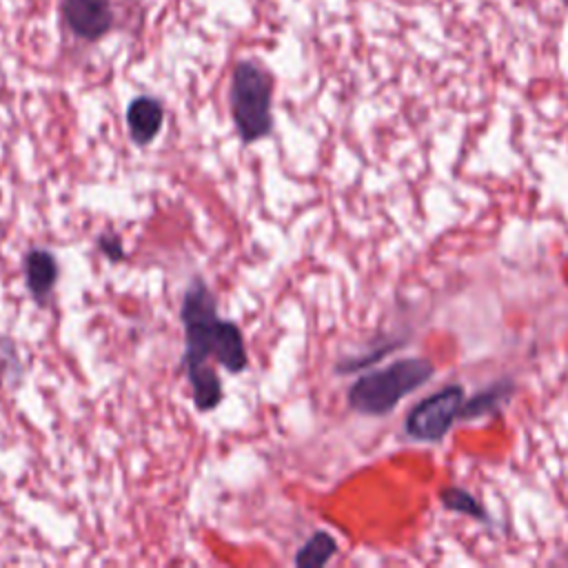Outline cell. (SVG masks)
I'll list each match as a JSON object with an SVG mask.
<instances>
[{
  "instance_id": "obj_1",
  "label": "cell",
  "mask_w": 568,
  "mask_h": 568,
  "mask_svg": "<svg viewBox=\"0 0 568 568\" xmlns=\"http://www.w3.org/2000/svg\"><path fill=\"white\" fill-rule=\"evenodd\" d=\"M180 320L184 326L182 362L186 373L206 368L209 357H215L233 375L248 366V353L240 326L217 317L215 295L204 280L195 277L184 291Z\"/></svg>"
},
{
  "instance_id": "obj_2",
  "label": "cell",
  "mask_w": 568,
  "mask_h": 568,
  "mask_svg": "<svg viewBox=\"0 0 568 568\" xmlns=\"http://www.w3.org/2000/svg\"><path fill=\"white\" fill-rule=\"evenodd\" d=\"M271 71L255 58H242L231 71L229 106L235 131L244 144H253L273 131Z\"/></svg>"
},
{
  "instance_id": "obj_3",
  "label": "cell",
  "mask_w": 568,
  "mask_h": 568,
  "mask_svg": "<svg viewBox=\"0 0 568 568\" xmlns=\"http://www.w3.org/2000/svg\"><path fill=\"white\" fill-rule=\"evenodd\" d=\"M435 373L433 362L424 357L397 359L382 371L362 375L348 388V406L359 415L379 417L390 413L408 393L426 384Z\"/></svg>"
},
{
  "instance_id": "obj_4",
  "label": "cell",
  "mask_w": 568,
  "mask_h": 568,
  "mask_svg": "<svg viewBox=\"0 0 568 568\" xmlns=\"http://www.w3.org/2000/svg\"><path fill=\"white\" fill-rule=\"evenodd\" d=\"M133 4L135 0H55V13L67 38L98 44L133 18Z\"/></svg>"
},
{
  "instance_id": "obj_5",
  "label": "cell",
  "mask_w": 568,
  "mask_h": 568,
  "mask_svg": "<svg viewBox=\"0 0 568 568\" xmlns=\"http://www.w3.org/2000/svg\"><path fill=\"white\" fill-rule=\"evenodd\" d=\"M464 406V388L450 384L419 399L406 415V433L417 442H439Z\"/></svg>"
},
{
  "instance_id": "obj_6",
  "label": "cell",
  "mask_w": 568,
  "mask_h": 568,
  "mask_svg": "<svg viewBox=\"0 0 568 568\" xmlns=\"http://www.w3.org/2000/svg\"><path fill=\"white\" fill-rule=\"evenodd\" d=\"M164 124V106L153 95H138L126 106L129 138L138 146H149Z\"/></svg>"
},
{
  "instance_id": "obj_7",
  "label": "cell",
  "mask_w": 568,
  "mask_h": 568,
  "mask_svg": "<svg viewBox=\"0 0 568 568\" xmlns=\"http://www.w3.org/2000/svg\"><path fill=\"white\" fill-rule=\"evenodd\" d=\"M60 268H58V260L51 251L47 248H31L24 255V282L29 293L33 295V300L38 304H44L47 295L53 291L55 282H58Z\"/></svg>"
},
{
  "instance_id": "obj_8",
  "label": "cell",
  "mask_w": 568,
  "mask_h": 568,
  "mask_svg": "<svg viewBox=\"0 0 568 568\" xmlns=\"http://www.w3.org/2000/svg\"><path fill=\"white\" fill-rule=\"evenodd\" d=\"M510 393H513V382H510V379H501V382L488 386L486 390L477 393L475 397H470V399L462 406L459 417H464V419L484 417V415L497 410V406H499Z\"/></svg>"
},
{
  "instance_id": "obj_9",
  "label": "cell",
  "mask_w": 568,
  "mask_h": 568,
  "mask_svg": "<svg viewBox=\"0 0 568 568\" xmlns=\"http://www.w3.org/2000/svg\"><path fill=\"white\" fill-rule=\"evenodd\" d=\"M337 552V541L331 532L317 530L297 552H295V566L300 568H315L324 566L333 555Z\"/></svg>"
},
{
  "instance_id": "obj_10",
  "label": "cell",
  "mask_w": 568,
  "mask_h": 568,
  "mask_svg": "<svg viewBox=\"0 0 568 568\" xmlns=\"http://www.w3.org/2000/svg\"><path fill=\"white\" fill-rule=\"evenodd\" d=\"M439 501H442V506L448 508V510H455V513L468 515V517H473V519H481V521L488 519L484 506H481L468 490H464V488L450 486V488L442 490V493H439Z\"/></svg>"
},
{
  "instance_id": "obj_11",
  "label": "cell",
  "mask_w": 568,
  "mask_h": 568,
  "mask_svg": "<svg viewBox=\"0 0 568 568\" xmlns=\"http://www.w3.org/2000/svg\"><path fill=\"white\" fill-rule=\"evenodd\" d=\"M98 248L102 255H106L111 262H120L124 260V246L118 233H102L98 237Z\"/></svg>"
},
{
  "instance_id": "obj_12",
  "label": "cell",
  "mask_w": 568,
  "mask_h": 568,
  "mask_svg": "<svg viewBox=\"0 0 568 568\" xmlns=\"http://www.w3.org/2000/svg\"><path fill=\"white\" fill-rule=\"evenodd\" d=\"M0 346H2V337H0Z\"/></svg>"
}]
</instances>
